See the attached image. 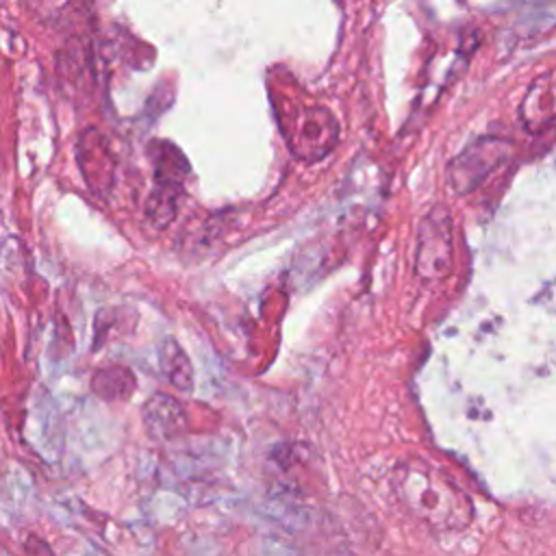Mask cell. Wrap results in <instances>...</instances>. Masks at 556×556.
Returning a JSON list of instances; mask_svg holds the SVG:
<instances>
[{"mask_svg": "<svg viewBox=\"0 0 556 556\" xmlns=\"http://www.w3.org/2000/svg\"><path fill=\"white\" fill-rule=\"evenodd\" d=\"M521 119L528 128L539 130L556 119V70L541 74L521 102Z\"/></svg>", "mask_w": 556, "mask_h": 556, "instance_id": "4", "label": "cell"}, {"mask_svg": "<svg viewBox=\"0 0 556 556\" xmlns=\"http://www.w3.org/2000/svg\"><path fill=\"white\" fill-rule=\"evenodd\" d=\"M182 195V185L178 182H156L143 204V215L154 228H165L178 213V202Z\"/></svg>", "mask_w": 556, "mask_h": 556, "instance_id": "7", "label": "cell"}, {"mask_svg": "<svg viewBox=\"0 0 556 556\" xmlns=\"http://www.w3.org/2000/svg\"><path fill=\"white\" fill-rule=\"evenodd\" d=\"M141 413H143L146 430L150 432V437H154L159 441L176 437L185 428V424H187V415H185L182 406L174 397H169L165 393L152 395L143 404Z\"/></svg>", "mask_w": 556, "mask_h": 556, "instance_id": "5", "label": "cell"}, {"mask_svg": "<svg viewBox=\"0 0 556 556\" xmlns=\"http://www.w3.org/2000/svg\"><path fill=\"white\" fill-rule=\"evenodd\" d=\"M334 139H337V124H334L332 115L328 111H324V115H321V109H315L308 113L306 119H302V126H300V143L302 146L298 148V152L319 159L332 148Z\"/></svg>", "mask_w": 556, "mask_h": 556, "instance_id": "6", "label": "cell"}, {"mask_svg": "<svg viewBox=\"0 0 556 556\" xmlns=\"http://www.w3.org/2000/svg\"><path fill=\"white\" fill-rule=\"evenodd\" d=\"M400 500L424 521L439 528H460L471 517V502L443 473L421 463L397 467Z\"/></svg>", "mask_w": 556, "mask_h": 556, "instance_id": "1", "label": "cell"}, {"mask_svg": "<svg viewBox=\"0 0 556 556\" xmlns=\"http://www.w3.org/2000/svg\"><path fill=\"white\" fill-rule=\"evenodd\" d=\"M513 152L510 141L482 137L454 156L447 167V180L456 193H469L482 185Z\"/></svg>", "mask_w": 556, "mask_h": 556, "instance_id": "3", "label": "cell"}, {"mask_svg": "<svg viewBox=\"0 0 556 556\" xmlns=\"http://www.w3.org/2000/svg\"><path fill=\"white\" fill-rule=\"evenodd\" d=\"M159 367L161 374L180 391H189L193 387V369L189 365L187 354L174 339H165L159 348Z\"/></svg>", "mask_w": 556, "mask_h": 556, "instance_id": "8", "label": "cell"}, {"mask_svg": "<svg viewBox=\"0 0 556 556\" xmlns=\"http://www.w3.org/2000/svg\"><path fill=\"white\" fill-rule=\"evenodd\" d=\"M454 237L445 206H434L419 224L415 248V274L424 282L443 280L452 269Z\"/></svg>", "mask_w": 556, "mask_h": 556, "instance_id": "2", "label": "cell"}, {"mask_svg": "<svg viewBox=\"0 0 556 556\" xmlns=\"http://www.w3.org/2000/svg\"><path fill=\"white\" fill-rule=\"evenodd\" d=\"M91 387L104 400H124V397H128L132 393L135 380H132L128 369H124V367H109V369H100L93 376Z\"/></svg>", "mask_w": 556, "mask_h": 556, "instance_id": "10", "label": "cell"}, {"mask_svg": "<svg viewBox=\"0 0 556 556\" xmlns=\"http://www.w3.org/2000/svg\"><path fill=\"white\" fill-rule=\"evenodd\" d=\"M189 172V163L182 152L172 143H156L154 148V178L156 182H178L182 185Z\"/></svg>", "mask_w": 556, "mask_h": 556, "instance_id": "9", "label": "cell"}]
</instances>
